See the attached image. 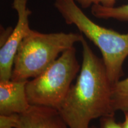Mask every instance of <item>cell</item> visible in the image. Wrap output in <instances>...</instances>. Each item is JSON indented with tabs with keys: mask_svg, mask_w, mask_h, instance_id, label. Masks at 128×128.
Segmentation results:
<instances>
[{
	"mask_svg": "<svg viewBox=\"0 0 128 128\" xmlns=\"http://www.w3.org/2000/svg\"><path fill=\"white\" fill-rule=\"evenodd\" d=\"M82 62L76 83L57 108L69 128H90L91 121L113 116V84L103 60L95 55L84 38L81 40Z\"/></svg>",
	"mask_w": 128,
	"mask_h": 128,
	"instance_id": "obj_1",
	"label": "cell"
},
{
	"mask_svg": "<svg viewBox=\"0 0 128 128\" xmlns=\"http://www.w3.org/2000/svg\"><path fill=\"white\" fill-rule=\"evenodd\" d=\"M54 6L67 24L76 26L100 49L112 84L119 81L123 64L128 56V33L121 34L94 23L75 0H55Z\"/></svg>",
	"mask_w": 128,
	"mask_h": 128,
	"instance_id": "obj_2",
	"label": "cell"
},
{
	"mask_svg": "<svg viewBox=\"0 0 128 128\" xmlns=\"http://www.w3.org/2000/svg\"><path fill=\"white\" fill-rule=\"evenodd\" d=\"M82 38L78 33H43L31 30L17 50L11 80L28 81L39 76L64 52L81 43Z\"/></svg>",
	"mask_w": 128,
	"mask_h": 128,
	"instance_id": "obj_3",
	"label": "cell"
},
{
	"mask_svg": "<svg viewBox=\"0 0 128 128\" xmlns=\"http://www.w3.org/2000/svg\"><path fill=\"white\" fill-rule=\"evenodd\" d=\"M81 66L76 59V48L64 52L46 71L28 81L26 90L30 104L57 109Z\"/></svg>",
	"mask_w": 128,
	"mask_h": 128,
	"instance_id": "obj_4",
	"label": "cell"
},
{
	"mask_svg": "<svg viewBox=\"0 0 128 128\" xmlns=\"http://www.w3.org/2000/svg\"><path fill=\"white\" fill-rule=\"evenodd\" d=\"M28 0H12V7L17 14V22L4 42L0 49V80H10L12 76L14 62L19 46L24 38L31 31Z\"/></svg>",
	"mask_w": 128,
	"mask_h": 128,
	"instance_id": "obj_5",
	"label": "cell"
},
{
	"mask_svg": "<svg viewBox=\"0 0 128 128\" xmlns=\"http://www.w3.org/2000/svg\"><path fill=\"white\" fill-rule=\"evenodd\" d=\"M28 81L0 80V115L21 114L30 108L26 90Z\"/></svg>",
	"mask_w": 128,
	"mask_h": 128,
	"instance_id": "obj_6",
	"label": "cell"
},
{
	"mask_svg": "<svg viewBox=\"0 0 128 128\" xmlns=\"http://www.w3.org/2000/svg\"><path fill=\"white\" fill-rule=\"evenodd\" d=\"M16 128H69L56 108L31 105L17 114Z\"/></svg>",
	"mask_w": 128,
	"mask_h": 128,
	"instance_id": "obj_7",
	"label": "cell"
},
{
	"mask_svg": "<svg viewBox=\"0 0 128 128\" xmlns=\"http://www.w3.org/2000/svg\"><path fill=\"white\" fill-rule=\"evenodd\" d=\"M112 104L113 110L128 113V78L118 81L112 88Z\"/></svg>",
	"mask_w": 128,
	"mask_h": 128,
	"instance_id": "obj_8",
	"label": "cell"
},
{
	"mask_svg": "<svg viewBox=\"0 0 128 128\" xmlns=\"http://www.w3.org/2000/svg\"><path fill=\"white\" fill-rule=\"evenodd\" d=\"M91 12L96 18L128 21V3L116 7H106L100 5H94L92 6Z\"/></svg>",
	"mask_w": 128,
	"mask_h": 128,
	"instance_id": "obj_9",
	"label": "cell"
},
{
	"mask_svg": "<svg viewBox=\"0 0 128 128\" xmlns=\"http://www.w3.org/2000/svg\"><path fill=\"white\" fill-rule=\"evenodd\" d=\"M82 8H87L94 5H100L106 7H114L116 0H75Z\"/></svg>",
	"mask_w": 128,
	"mask_h": 128,
	"instance_id": "obj_10",
	"label": "cell"
},
{
	"mask_svg": "<svg viewBox=\"0 0 128 128\" xmlns=\"http://www.w3.org/2000/svg\"><path fill=\"white\" fill-rule=\"evenodd\" d=\"M17 114L0 115V128H16Z\"/></svg>",
	"mask_w": 128,
	"mask_h": 128,
	"instance_id": "obj_11",
	"label": "cell"
},
{
	"mask_svg": "<svg viewBox=\"0 0 128 128\" xmlns=\"http://www.w3.org/2000/svg\"><path fill=\"white\" fill-rule=\"evenodd\" d=\"M100 128H124L120 124L114 120L113 116L102 118L100 122Z\"/></svg>",
	"mask_w": 128,
	"mask_h": 128,
	"instance_id": "obj_12",
	"label": "cell"
},
{
	"mask_svg": "<svg viewBox=\"0 0 128 128\" xmlns=\"http://www.w3.org/2000/svg\"><path fill=\"white\" fill-rule=\"evenodd\" d=\"M124 128H128V113L125 114V119H124V122L122 124Z\"/></svg>",
	"mask_w": 128,
	"mask_h": 128,
	"instance_id": "obj_13",
	"label": "cell"
},
{
	"mask_svg": "<svg viewBox=\"0 0 128 128\" xmlns=\"http://www.w3.org/2000/svg\"><path fill=\"white\" fill-rule=\"evenodd\" d=\"M94 128V127H91V128Z\"/></svg>",
	"mask_w": 128,
	"mask_h": 128,
	"instance_id": "obj_14",
	"label": "cell"
}]
</instances>
